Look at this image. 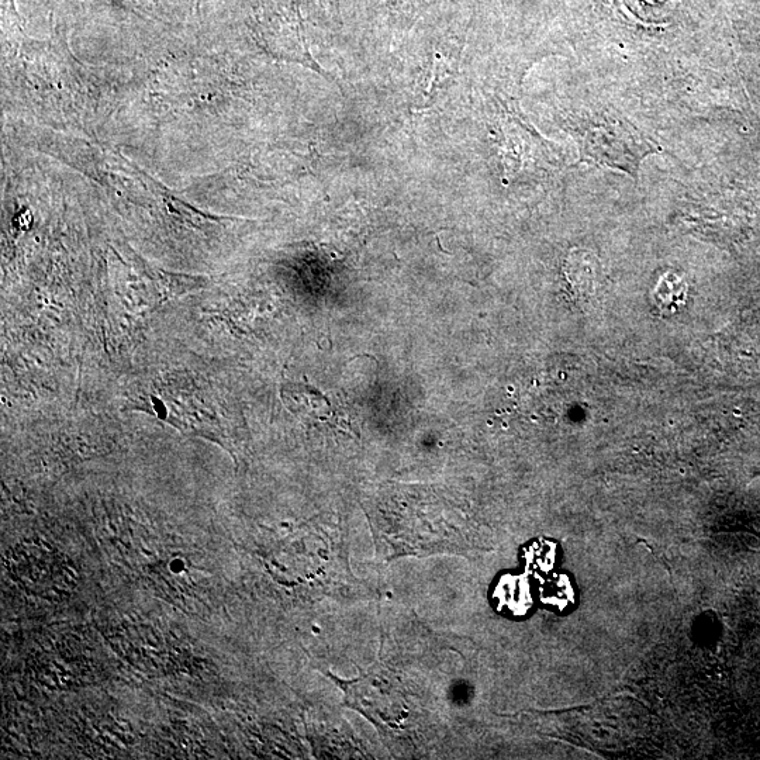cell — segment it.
<instances>
[{
  "label": "cell",
  "instance_id": "3",
  "mask_svg": "<svg viewBox=\"0 0 760 760\" xmlns=\"http://www.w3.org/2000/svg\"><path fill=\"white\" fill-rule=\"evenodd\" d=\"M283 402L286 407L300 417H323V397L314 390L302 385H286L282 389Z\"/></svg>",
  "mask_w": 760,
  "mask_h": 760
},
{
  "label": "cell",
  "instance_id": "2",
  "mask_svg": "<svg viewBox=\"0 0 760 760\" xmlns=\"http://www.w3.org/2000/svg\"><path fill=\"white\" fill-rule=\"evenodd\" d=\"M345 694V706L354 708L372 722L397 720L393 711L403 710V693L395 680L388 679L378 663L366 669L357 679L340 680L330 675Z\"/></svg>",
  "mask_w": 760,
  "mask_h": 760
},
{
  "label": "cell",
  "instance_id": "1",
  "mask_svg": "<svg viewBox=\"0 0 760 760\" xmlns=\"http://www.w3.org/2000/svg\"><path fill=\"white\" fill-rule=\"evenodd\" d=\"M580 152L583 161L637 176L639 164L646 155L654 152V145L631 124L600 119V122L587 124L582 130Z\"/></svg>",
  "mask_w": 760,
  "mask_h": 760
}]
</instances>
